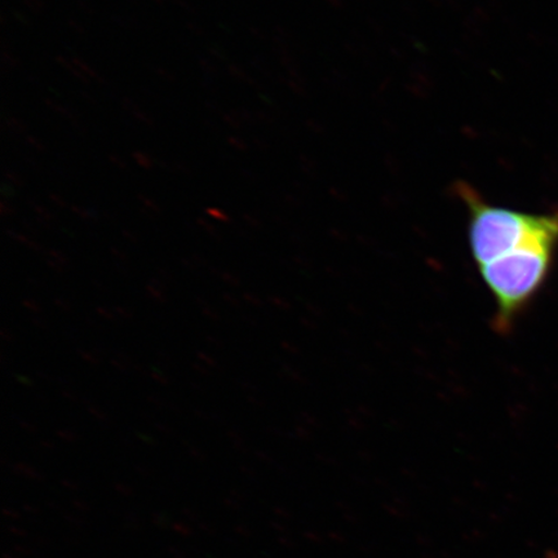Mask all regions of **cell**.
<instances>
[{
    "mask_svg": "<svg viewBox=\"0 0 558 558\" xmlns=\"http://www.w3.org/2000/svg\"><path fill=\"white\" fill-rule=\"evenodd\" d=\"M558 233L541 235L478 268L495 304L494 329L507 333L546 286L555 264Z\"/></svg>",
    "mask_w": 558,
    "mask_h": 558,
    "instance_id": "obj_1",
    "label": "cell"
},
{
    "mask_svg": "<svg viewBox=\"0 0 558 558\" xmlns=\"http://www.w3.org/2000/svg\"><path fill=\"white\" fill-rule=\"evenodd\" d=\"M469 208V244L476 268L499 259L541 235L558 233V211L532 215L493 206L469 185L458 187Z\"/></svg>",
    "mask_w": 558,
    "mask_h": 558,
    "instance_id": "obj_2",
    "label": "cell"
},
{
    "mask_svg": "<svg viewBox=\"0 0 558 558\" xmlns=\"http://www.w3.org/2000/svg\"><path fill=\"white\" fill-rule=\"evenodd\" d=\"M134 157L140 166L145 167V169H150L153 165L151 160L148 157L144 156L143 153L137 151L135 153Z\"/></svg>",
    "mask_w": 558,
    "mask_h": 558,
    "instance_id": "obj_3",
    "label": "cell"
},
{
    "mask_svg": "<svg viewBox=\"0 0 558 558\" xmlns=\"http://www.w3.org/2000/svg\"><path fill=\"white\" fill-rule=\"evenodd\" d=\"M209 215H213L215 219H219L221 221H229V218L226 214H222L220 209H207Z\"/></svg>",
    "mask_w": 558,
    "mask_h": 558,
    "instance_id": "obj_4",
    "label": "cell"
},
{
    "mask_svg": "<svg viewBox=\"0 0 558 558\" xmlns=\"http://www.w3.org/2000/svg\"><path fill=\"white\" fill-rule=\"evenodd\" d=\"M27 142H29L31 144H33L34 148L35 149H38V150H41L44 148H41V146H39V144L37 142H35V140L33 137H29L27 138Z\"/></svg>",
    "mask_w": 558,
    "mask_h": 558,
    "instance_id": "obj_5",
    "label": "cell"
}]
</instances>
